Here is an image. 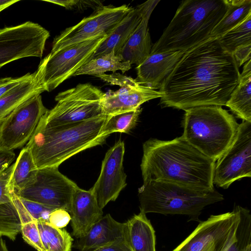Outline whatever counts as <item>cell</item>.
Masks as SVG:
<instances>
[{
  "instance_id": "1f68e13d",
  "label": "cell",
  "mask_w": 251,
  "mask_h": 251,
  "mask_svg": "<svg viewBox=\"0 0 251 251\" xmlns=\"http://www.w3.org/2000/svg\"><path fill=\"white\" fill-rule=\"evenodd\" d=\"M236 241L227 251H251V215L249 210L241 206Z\"/></svg>"
},
{
  "instance_id": "f546056e",
  "label": "cell",
  "mask_w": 251,
  "mask_h": 251,
  "mask_svg": "<svg viewBox=\"0 0 251 251\" xmlns=\"http://www.w3.org/2000/svg\"><path fill=\"white\" fill-rule=\"evenodd\" d=\"M218 40L222 47L231 54L239 47L251 44V14Z\"/></svg>"
},
{
  "instance_id": "ffe728a7",
  "label": "cell",
  "mask_w": 251,
  "mask_h": 251,
  "mask_svg": "<svg viewBox=\"0 0 251 251\" xmlns=\"http://www.w3.org/2000/svg\"><path fill=\"white\" fill-rule=\"evenodd\" d=\"M125 223L116 221L107 214L103 216L73 247L79 251H92L126 238Z\"/></svg>"
},
{
  "instance_id": "5bb4252c",
  "label": "cell",
  "mask_w": 251,
  "mask_h": 251,
  "mask_svg": "<svg viewBox=\"0 0 251 251\" xmlns=\"http://www.w3.org/2000/svg\"><path fill=\"white\" fill-rule=\"evenodd\" d=\"M48 110L41 95L31 98L16 108L0 124V146L13 151L22 147L30 139Z\"/></svg>"
},
{
  "instance_id": "8d00e7d4",
  "label": "cell",
  "mask_w": 251,
  "mask_h": 251,
  "mask_svg": "<svg viewBox=\"0 0 251 251\" xmlns=\"http://www.w3.org/2000/svg\"><path fill=\"white\" fill-rule=\"evenodd\" d=\"M96 76L108 83L119 85L121 88L133 85L138 83L135 79L121 75L119 73H114L109 75L102 74Z\"/></svg>"
},
{
  "instance_id": "d590c367",
  "label": "cell",
  "mask_w": 251,
  "mask_h": 251,
  "mask_svg": "<svg viewBox=\"0 0 251 251\" xmlns=\"http://www.w3.org/2000/svg\"><path fill=\"white\" fill-rule=\"evenodd\" d=\"M44 1L60 5L68 10H82L88 7H94L96 10L102 5L100 1L95 0H46Z\"/></svg>"
},
{
  "instance_id": "e0dca14e",
  "label": "cell",
  "mask_w": 251,
  "mask_h": 251,
  "mask_svg": "<svg viewBox=\"0 0 251 251\" xmlns=\"http://www.w3.org/2000/svg\"><path fill=\"white\" fill-rule=\"evenodd\" d=\"M69 213L72 234L77 239L84 236L103 216L102 209L99 206L91 188L85 190L79 187L73 195Z\"/></svg>"
},
{
  "instance_id": "d6986e66",
  "label": "cell",
  "mask_w": 251,
  "mask_h": 251,
  "mask_svg": "<svg viewBox=\"0 0 251 251\" xmlns=\"http://www.w3.org/2000/svg\"><path fill=\"white\" fill-rule=\"evenodd\" d=\"M184 53L182 51L150 53L143 62L137 66L135 80L140 84L152 89L159 88L162 82Z\"/></svg>"
},
{
  "instance_id": "74e56055",
  "label": "cell",
  "mask_w": 251,
  "mask_h": 251,
  "mask_svg": "<svg viewBox=\"0 0 251 251\" xmlns=\"http://www.w3.org/2000/svg\"><path fill=\"white\" fill-rule=\"evenodd\" d=\"M71 221V216L67 210L62 208L53 210L49 216V223L58 228H63Z\"/></svg>"
},
{
  "instance_id": "f1b7e54d",
  "label": "cell",
  "mask_w": 251,
  "mask_h": 251,
  "mask_svg": "<svg viewBox=\"0 0 251 251\" xmlns=\"http://www.w3.org/2000/svg\"><path fill=\"white\" fill-rule=\"evenodd\" d=\"M44 251H71L73 239L64 228H58L48 222L37 221Z\"/></svg>"
},
{
  "instance_id": "4dcf8cb0",
  "label": "cell",
  "mask_w": 251,
  "mask_h": 251,
  "mask_svg": "<svg viewBox=\"0 0 251 251\" xmlns=\"http://www.w3.org/2000/svg\"><path fill=\"white\" fill-rule=\"evenodd\" d=\"M141 111L140 107L133 111L108 115L102 128V133L109 136L114 132H129L136 126Z\"/></svg>"
},
{
  "instance_id": "7bdbcfd3",
  "label": "cell",
  "mask_w": 251,
  "mask_h": 251,
  "mask_svg": "<svg viewBox=\"0 0 251 251\" xmlns=\"http://www.w3.org/2000/svg\"><path fill=\"white\" fill-rule=\"evenodd\" d=\"M18 1L19 0H0V12Z\"/></svg>"
},
{
  "instance_id": "7c38bea8",
  "label": "cell",
  "mask_w": 251,
  "mask_h": 251,
  "mask_svg": "<svg viewBox=\"0 0 251 251\" xmlns=\"http://www.w3.org/2000/svg\"><path fill=\"white\" fill-rule=\"evenodd\" d=\"M78 187L61 173L58 167H46L38 169L31 184L15 192L21 198L69 212L73 195Z\"/></svg>"
},
{
  "instance_id": "ee69618b",
  "label": "cell",
  "mask_w": 251,
  "mask_h": 251,
  "mask_svg": "<svg viewBox=\"0 0 251 251\" xmlns=\"http://www.w3.org/2000/svg\"><path fill=\"white\" fill-rule=\"evenodd\" d=\"M0 251H8L5 244V241L2 238V236L0 235Z\"/></svg>"
},
{
  "instance_id": "44dd1931",
  "label": "cell",
  "mask_w": 251,
  "mask_h": 251,
  "mask_svg": "<svg viewBox=\"0 0 251 251\" xmlns=\"http://www.w3.org/2000/svg\"><path fill=\"white\" fill-rule=\"evenodd\" d=\"M145 5V2L136 7H132L113 31L101 43L90 60L111 52H115V53L118 52L140 23Z\"/></svg>"
},
{
  "instance_id": "30bf717a",
  "label": "cell",
  "mask_w": 251,
  "mask_h": 251,
  "mask_svg": "<svg viewBox=\"0 0 251 251\" xmlns=\"http://www.w3.org/2000/svg\"><path fill=\"white\" fill-rule=\"evenodd\" d=\"M132 8L127 4L98 7L90 16L56 36L50 52L97 37L108 36Z\"/></svg>"
},
{
  "instance_id": "8992f818",
  "label": "cell",
  "mask_w": 251,
  "mask_h": 251,
  "mask_svg": "<svg viewBox=\"0 0 251 251\" xmlns=\"http://www.w3.org/2000/svg\"><path fill=\"white\" fill-rule=\"evenodd\" d=\"M138 196L140 210L145 214L185 215L199 222V216L204 207L224 200L215 189L199 190L160 180L143 182Z\"/></svg>"
},
{
  "instance_id": "60d3db41",
  "label": "cell",
  "mask_w": 251,
  "mask_h": 251,
  "mask_svg": "<svg viewBox=\"0 0 251 251\" xmlns=\"http://www.w3.org/2000/svg\"><path fill=\"white\" fill-rule=\"evenodd\" d=\"M15 158L13 150H9L0 146V174L6 170Z\"/></svg>"
},
{
  "instance_id": "ac0fdd59",
  "label": "cell",
  "mask_w": 251,
  "mask_h": 251,
  "mask_svg": "<svg viewBox=\"0 0 251 251\" xmlns=\"http://www.w3.org/2000/svg\"><path fill=\"white\" fill-rule=\"evenodd\" d=\"M159 1V0H150L145 2L140 23L123 47L116 53L123 61L138 66L150 55L152 47L148 23L153 10Z\"/></svg>"
},
{
  "instance_id": "e575fe53",
  "label": "cell",
  "mask_w": 251,
  "mask_h": 251,
  "mask_svg": "<svg viewBox=\"0 0 251 251\" xmlns=\"http://www.w3.org/2000/svg\"><path fill=\"white\" fill-rule=\"evenodd\" d=\"M14 169V163L0 174V204L12 200L11 193L14 190L11 181Z\"/></svg>"
},
{
  "instance_id": "277c9868",
  "label": "cell",
  "mask_w": 251,
  "mask_h": 251,
  "mask_svg": "<svg viewBox=\"0 0 251 251\" xmlns=\"http://www.w3.org/2000/svg\"><path fill=\"white\" fill-rule=\"evenodd\" d=\"M226 8V0L182 1L151 53L186 52L207 40Z\"/></svg>"
},
{
  "instance_id": "f35d334b",
  "label": "cell",
  "mask_w": 251,
  "mask_h": 251,
  "mask_svg": "<svg viewBox=\"0 0 251 251\" xmlns=\"http://www.w3.org/2000/svg\"><path fill=\"white\" fill-rule=\"evenodd\" d=\"M33 75V73H28L19 77L0 78V98L20 83L31 77Z\"/></svg>"
},
{
  "instance_id": "cb8c5ba5",
  "label": "cell",
  "mask_w": 251,
  "mask_h": 251,
  "mask_svg": "<svg viewBox=\"0 0 251 251\" xmlns=\"http://www.w3.org/2000/svg\"><path fill=\"white\" fill-rule=\"evenodd\" d=\"M11 196V201L0 204V235L14 241L21 232L23 225L34 219L14 190L12 191Z\"/></svg>"
},
{
  "instance_id": "b9f144b4",
  "label": "cell",
  "mask_w": 251,
  "mask_h": 251,
  "mask_svg": "<svg viewBox=\"0 0 251 251\" xmlns=\"http://www.w3.org/2000/svg\"><path fill=\"white\" fill-rule=\"evenodd\" d=\"M92 251H132L126 238L119 240L111 244Z\"/></svg>"
},
{
  "instance_id": "603a6c76",
  "label": "cell",
  "mask_w": 251,
  "mask_h": 251,
  "mask_svg": "<svg viewBox=\"0 0 251 251\" xmlns=\"http://www.w3.org/2000/svg\"><path fill=\"white\" fill-rule=\"evenodd\" d=\"M146 214L140 211L126 225V240L132 251H156L155 231Z\"/></svg>"
},
{
  "instance_id": "8fae6325",
  "label": "cell",
  "mask_w": 251,
  "mask_h": 251,
  "mask_svg": "<svg viewBox=\"0 0 251 251\" xmlns=\"http://www.w3.org/2000/svg\"><path fill=\"white\" fill-rule=\"evenodd\" d=\"M50 36L46 29L30 21L0 29V68L23 58L42 57Z\"/></svg>"
},
{
  "instance_id": "52a82bcc",
  "label": "cell",
  "mask_w": 251,
  "mask_h": 251,
  "mask_svg": "<svg viewBox=\"0 0 251 251\" xmlns=\"http://www.w3.org/2000/svg\"><path fill=\"white\" fill-rule=\"evenodd\" d=\"M105 93L88 83L59 93L55 97L56 105L48 110L40 121L54 126L96 119L104 114L102 100Z\"/></svg>"
},
{
  "instance_id": "5b68a950",
  "label": "cell",
  "mask_w": 251,
  "mask_h": 251,
  "mask_svg": "<svg viewBox=\"0 0 251 251\" xmlns=\"http://www.w3.org/2000/svg\"><path fill=\"white\" fill-rule=\"evenodd\" d=\"M185 111L182 136L216 161L231 145L239 124L222 106H200Z\"/></svg>"
},
{
  "instance_id": "2e32d148",
  "label": "cell",
  "mask_w": 251,
  "mask_h": 251,
  "mask_svg": "<svg viewBox=\"0 0 251 251\" xmlns=\"http://www.w3.org/2000/svg\"><path fill=\"white\" fill-rule=\"evenodd\" d=\"M162 96L160 91L138 83L105 93L102 105L108 116L136 110L143 103Z\"/></svg>"
},
{
  "instance_id": "9a60e30c",
  "label": "cell",
  "mask_w": 251,
  "mask_h": 251,
  "mask_svg": "<svg viewBox=\"0 0 251 251\" xmlns=\"http://www.w3.org/2000/svg\"><path fill=\"white\" fill-rule=\"evenodd\" d=\"M125 144L119 140L106 152L102 161L99 176L91 188L102 209L115 201L127 185L123 166Z\"/></svg>"
},
{
  "instance_id": "836d02e7",
  "label": "cell",
  "mask_w": 251,
  "mask_h": 251,
  "mask_svg": "<svg viewBox=\"0 0 251 251\" xmlns=\"http://www.w3.org/2000/svg\"><path fill=\"white\" fill-rule=\"evenodd\" d=\"M19 198L26 210L34 220L49 222L50 214L54 209L36 202Z\"/></svg>"
},
{
  "instance_id": "484cf974",
  "label": "cell",
  "mask_w": 251,
  "mask_h": 251,
  "mask_svg": "<svg viewBox=\"0 0 251 251\" xmlns=\"http://www.w3.org/2000/svg\"><path fill=\"white\" fill-rule=\"evenodd\" d=\"M227 8L225 14L214 27L210 38H218L234 28L251 14V0H226Z\"/></svg>"
},
{
  "instance_id": "d4e9b609",
  "label": "cell",
  "mask_w": 251,
  "mask_h": 251,
  "mask_svg": "<svg viewBox=\"0 0 251 251\" xmlns=\"http://www.w3.org/2000/svg\"><path fill=\"white\" fill-rule=\"evenodd\" d=\"M225 105L237 117L251 122V59L245 63L239 82Z\"/></svg>"
},
{
  "instance_id": "4fadbf2b",
  "label": "cell",
  "mask_w": 251,
  "mask_h": 251,
  "mask_svg": "<svg viewBox=\"0 0 251 251\" xmlns=\"http://www.w3.org/2000/svg\"><path fill=\"white\" fill-rule=\"evenodd\" d=\"M251 176V122L239 125L230 146L215 163L213 182L227 189L235 181Z\"/></svg>"
},
{
  "instance_id": "d6a6232c",
  "label": "cell",
  "mask_w": 251,
  "mask_h": 251,
  "mask_svg": "<svg viewBox=\"0 0 251 251\" xmlns=\"http://www.w3.org/2000/svg\"><path fill=\"white\" fill-rule=\"evenodd\" d=\"M21 233L24 240L37 251H44L37 221L33 220L23 225Z\"/></svg>"
},
{
  "instance_id": "7402d4cb",
  "label": "cell",
  "mask_w": 251,
  "mask_h": 251,
  "mask_svg": "<svg viewBox=\"0 0 251 251\" xmlns=\"http://www.w3.org/2000/svg\"><path fill=\"white\" fill-rule=\"evenodd\" d=\"M39 64L30 78L20 83L0 98V124L10 113L31 98L45 91Z\"/></svg>"
},
{
  "instance_id": "83f0119b",
  "label": "cell",
  "mask_w": 251,
  "mask_h": 251,
  "mask_svg": "<svg viewBox=\"0 0 251 251\" xmlns=\"http://www.w3.org/2000/svg\"><path fill=\"white\" fill-rule=\"evenodd\" d=\"M38 170L31 153L25 147L14 163L11 181L14 191L17 192L31 184L35 179Z\"/></svg>"
},
{
  "instance_id": "7a4b0ae2",
  "label": "cell",
  "mask_w": 251,
  "mask_h": 251,
  "mask_svg": "<svg viewBox=\"0 0 251 251\" xmlns=\"http://www.w3.org/2000/svg\"><path fill=\"white\" fill-rule=\"evenodd\" d=\"M140 165L143 182L160 180L199 190L214 189L216 161L182 136L172 140L151 138L143 145Z\"/></svg>"
},
{
  "instance_id": "6da1fadb",
  "label": "cell",
  "mask_w": 251,
  "mask_h": 251,
  "mask_svg": "<svg viewBox=\"0 0 251 251\" xmlns=\"http://www.w3.org/2000/svg\"><path fill=\"white\" fill-rule=\"evenodd\" d=\"M240 76L233 54L222 47L218 38H210L185 52L162 82L160 103L184 110L225 105Z\"/></svg>"
},
{
  "instance_id": "ab89813d",
  "label": "cell",
  "mask_w": 251,
  "mask_h": 251,
  "mask_svg": "<svg viewBox=\"0 0 251 251\" xmlns=\"http://www.w3.org/2000/svg\"><path fill=\"white\" fill-rule=\"evenodd\" d=\"M251 44L242 46L235 50L232 54L239 67L251 59Z\"/></svg>"
},
{
  "instance_id": "4316f807",
  "label": "cell",
  "mask_w": 251,
  "mask_h": 251,
  "mask_svg": "<svg viewBox=\"0 0 251 251\" xmlns=\"http://www.w3.org/2000/svg\"><path fill=\"white\" fill-rule=\"evenodd\" d=\"M131 68V65L128 62L123 61L115 52H111L90 60L79 69L74 76L83 75L96 76L107 72L114 73L118 70L124 73Z\"/></svg>"
},
{
  "instance_id": "ba28073f",
  "label": "cell",
  "mask_w": 251,
  "mask_h": 251,
  "mask_svg": "<svg viewBox=\"0 0 251 251\" xmlns=\"http://www.w3.org/2000/svg\"><path fill=\"white\" fill-rule=\"evenodd\" d=\"M240 206L231 212L211 215L173 251H227L236 241Z\"/></svg>"
},
{
  "instance_id": "3957f363",
  "label": "cell",
  "mask_w": 251,
  "mask_h": 251,
  "mask_svg": "<svg viewBox=\"0 0 251 251\" xmlns=\"http://www.w3.org/2000/svg\"><path fill=\"white\" fill-rule=\"evenodd\" d=\"M107 117L54 126L40 121L25 147L38 169L58 167L78 152L104 144L108 136L101 130Z\"/></svg>"
},
{
  "instance_id": "9c48e42d",
  "label": "cell",
  "mask_w": 251,
  "mask_h": 251,
  "mask_svg": "<svg viewBox=\"0 0 251 251\" xmlns=\"http://www.w3.org/2000/svg\"><path fill=\"white\" fill-rule=\"evenodd\" d=\"M108 36H101L50 52L41 61L42 82L45 91L50 92L89 61Z\"/></svg>"
}]
</instances>
